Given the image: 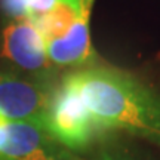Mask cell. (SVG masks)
Returning a JSON list of instances; mask_svg holds the SVG:
<instances>
[{
	"label": "cell",
	"instance_id": "cell-1",
	"mask_svg": "<svg viewBox=\"0 0 160 160\" xmlns=\"http://www.w3.org/2000/svg\"><path fill=\"white\" fill-rule=\"evenodd\" d=\"M99 129L126 132L160 147V93L110 67L68 73Z\"/></svg>",
	"mask_w": 160,
	"mask_h": 160
},
{
	"label": "cell",
	"instance_id": "cell-2",
	"mask_svg": "<svg viewBox=\"0 0 160 160\" xmlns=\"http://www.w3.org/2000/svg\"><path fill=\"white\" fill-rule=\"evenodd\" d=\"M46 131L71 153L89 148L98 135L99 126L67 76L53 89Z\"/></svg>",
	"mask_w": 160,
	"mask_h": 160
},
{
	"label": "cell",
	"instance_id": "cell-3",
	"mask_svg": "<svg viewBox=\"0 0 160 160\" xmlns=\"http://www.w3.org/2000/svg\"><path fill=\"white\" fill-rule=\"evenodd\" d=\"M55 86L43 79L0 71V119L27 122L46 129Z\"/></svg>",
	"mask_w": 160,
	"mask_h": 160
},
{
	"label": "cell",
	"instance_id": "cell-4",
	"mask_svg": "<svg viewBox=\"0 0 160 160\" xmlns=\"http://www.w3.org/2000/svg\"><path fill=\"white\" fill-rule=\"evenodd\" d=\"M0 55L22 74L46 80L52 71L46 42L30 19L9 21L3 27Z\"/></svg>",
	"mask_w": 160,
	"mask_h": 160
},
{
	"label": "cell",
	"instance_id": "cell-5",
	"mask_svg": "<svg viewBox=\"0 0 160 160\" xmlns=\"http://www.w3.org/2000/svg\"><path fill=\"white\" fill-rule=\"evenodd\" d=\"M0 160H74L49 132L27 122L0 119Z\"/></svg>",
	"mask_w": 160,
	"mask_h": 160
},
{
	"label": "cell",
	"instance_id": "cell-6",
	"mask_svg": "<svg viewBox=\"0 0 160 160\" xmlns=\"http://www.w3.org/2000/svg\"><path fill=\"white\" fill-rule=\"evenodd\" d=\"M46 53L52 64L61 67L88 65L97 59L92 46L89 19H77L67 34L46 40Z\"/></svg>",
	"mask_w": 160,
	"mask_h": 160
},
{
	"label": "cell",
	"instance_id": "cell-7",
	"mask_svg": "<svg viewBox=\"0 0 160 160\" xmlns=\"http://www.w3.org/2000/svg\"><path fill=\"white\" fill-rule=\"evenodd\" d=\"M97 160H147L122 144L107 142L98 151Z\"/></svg>",
	"mask_w": 160,
	"mask_h": 160
},
{
	"label": "cell",
	"instance_id": "cell-8",
	"mask_svg": "<svg viewBox=\"0 0 160 160\" xmlns=\"http://www.w3.org/2000/svg\"><path fill=\"white\" fill-rule=\"evenodd\" d=\"M2 11L11 21L18 19H30L28 0H2Z\"/></svg>",
	"mask_w": 160,
	"mask_h": 160
},
{
	"label": "cell",
	"instance_id": "cell-9",
	"mask_svg": "<svg viewBox=\"0 0 160 160\" xmlns=\"http://www.w3.org/2000/svg\"><path fill=\"white\" fill-rule=\"evenodd\" d=\"M74 13L76 19H89L95 0H58Z\"/></svg>",
	"mask_w": 160,
	"mask_h": 160
},
{
	"label": "cell",
	"instance_id": "cell-10",
	"mask_svg": "<svg viewBox=\"0 0 160 160\" xmlns=\"http://www.w3.org/2000/svg\"><path fill=\"white\" fill-rule=\"evenodd\" d=\"M57 5V0H28L30 18L40 17L51 12Z\"/></svg>",
	"mask_w": 160,
	"mask_h": 160
}]
</instances>
